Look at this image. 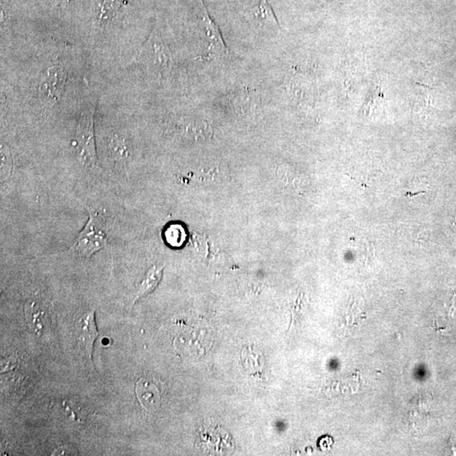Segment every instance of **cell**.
Wrapping results in <instances>:
<instances>
[{
	"instance_id": "obj_1",
	"label": "cell",
	"mask_w": 456,
	"mask_h": 456,
	"mask_svg": "<svg viewBox=\"0 0 456 456\" xmlns=\"http://www.w3.org/2000/svg\"><path fill=\"white\" fill-rule=\"evenodd\" d=\"M95 111L96 105L92 103L82 109L75 134L76 156L83 166L91 169L98 168L94 133Z\"/></svg>"
},
{
	"instance_id": "obj_12",
	"label": "cell",
	"mask_w": 456,
	"mask_h": 456,
	"mask_svg": "<svg viewBox=\"0 0 456 456\" xmlns=\"http://www.w3.org/2000/svg\"><path fill=\"white\" fill-rule=\"evenodd\" d=\"M11 159L9 149L7 147L1 148V176L2 179H6L10 175Z\"/></svg>"
},
{
	"instance_id": "obj_3",
	"label": "cell",
	"mask_w": 456,
	"mask_h": 456,
	"mask_svg": "<svg viewBox=\"0 0 456 456\" xmlns=\"http://www.w3.org/2000/svg\"><path fill=\"white\" fill-rule=\"evenodd\" d=\"M67 79L66 71L60 66H52L43 73L40 79L38 94L44 104L59 103Z\"/></svg>"
},
{
	"instance_id": "obj_4",
	"label": "cell",
	"mask_w": 456,
	"mask_h": 456,
	"mask_svg": "<svg viewBox=\"0 0 456 456\" xmlns=\"http://www.w3.org/2000/svg\"><path fill=\"white\" fill-rule=\"evenodd\" d=\"M75 332L80 352L84 357L91 359L94 341L98 337L94 310L83 313L75 318Z\"/></svg>"
},
{
	"instance_id": "obj_7",
	"label": "cell",
	"mask_w": 456,
	"mask_h": 456,
	"mask_svg": "<svg viewBox=\"0 0 456 456\" xmlns=\"http://www.w3.org/2000/svg\"><path fill=\"white\" fill-rule=\"evenodd\" d=\"M148 52L149 61L152 66L160 73H167L171 71L172 66V56L168 47L161 39L151 38L149 40Z\"/></svg>"
},
{
	"instance_id": "obj_9",
	"label": "cell",
	"mask_w": 456,
	"mask_h": 456,
	"mask_svg": "<svg viewBox=\"0 0 456 456\" xmlns=\"http://www.w3.org/2000/svg\"><path fill=\"white\" fill-rule=\"evenodd\" d=\"M163 267L159 265H153L148 270L147 276H145L144 281L141 282L138 292L136 293L134 302L154 290L157 285L159 284L161 277H163Z\"/></svg>"
},
{
	"instance_id": "obj_2",
	"label": "cell",
	"mask_w": 456,
	"mask_h": 456,
	"mask_svg": "<svg viewBox=\"0 0 456 456\" xmlns=\"http://www.w3.org/2000/svg\"><path fill=\"white\" fill-rule=\"evenodd\" d=\"M108 243V234L105 232L102 217L90 212V218L73 249L80 257L89 258L106 247Z\"/></svg>"
},
{
	"instance_id": "obj_11",
	"label": "cell",
	"mask_w": 456,
	"mask_h": 456,
	"mask_svg": "<svg viewBox=\"0 0 456 456\" xmlns=\"http://www.w3.org/2000/svg\"><path fill=\"white\" fill-rule=\"evenodd\" d=\"M120 5L121 0H102L99 11L100 19H111L119 9Z\"/></svg>"
},
{
	"instance_id": "obj_10",
	"label": "cell",
	"mask_w": 456,
	"mask_h": 456,
	"mask_svg": "<svg viewBox=\"0 0 456 456\" xmlns=\"http://www.w3.org/2000/svg\"><path fill=\"white\" fill-rule=\"evenodd\" d=\"M253 15L261 24L270 23L278 26L277 16L268 0H260L259 5L253 8Z\"/></svg>"
},
{
	"instance_id": "obj_6",
	"label": "cell",
	"mask_w": 456,
	"mask_h": 456,
	"mask_svg": "<svg viewBox=\"0 0 456 456\" xmlns=\"http://www.w3.org/2000/svg\"><path fill=\"white\" fill-rule=\"evenodd\" d=\"M200 16L201 25L208 39L209 44V50L212 51L214 55H223L228 54V48L226 46L221 36L219 27L211 18L207 8L204 5L203 0H200Z\"/></svg>"
},
{
	"instance_id": "obj_5",
	"label": "cell",
	"mask_w": 456,
	"mask_h": 456,
	"mask_svg": "<svg viewBox=\"0 0 456 456\" xmlns=\"http://www.w3.org/2000/svg\"><path fill=\"white\" fill-rule=\"evenodd\" d=\"M25 316L28 326L38 336H43L52 329V318L50 309L36 301H29L25 306Z\"/></svg>"
},
{
	"instance_id": "obj_8",
	"label": "cell",
	"mask_w": 456,
	"mask_h": 456,
	"mask_svg": "<svg viewBox=\"0 0 456 456\" xmlns=\"http://www.w3.org/2000/svg\"><path fill=\"white\" fill-rule=\"evenodd\" d=\"M135 393L140 405L147 411L155 410L160 404V391L151 379L140 378L136 383Z\"/></svg>"
}]
</instances>
